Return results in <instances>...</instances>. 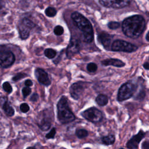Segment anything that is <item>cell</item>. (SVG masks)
<instances>
[{"mask_svg": "<svg viewBox=\"0 0 149 149\" xmlns=\"http://www.w3.org/2000/svg\"><path fill=\"white\" fill-rule=\"evenodd\" d=\"M3 2L2 0H0V10L2 9V8L3 7Z\"/></svg>", "mask_w": 149, "mask_h": 149, "instance_id": "cell-36", "label": "cell"}, {"mask_svg": "<svg viewBox=\"0 0 149 149\" xmlns=\"http://www.w3.org/2000/svg\"><path fill=\"white\" fill-rule=\"evenodd\" d=\"M22 23H23L25 26L29 27L30 29H32L33 28L35 27V26H36V24L31 20H30V19H27V18L23 19L22 22Z\"/></svg>", "mask_w": 149, "mask_h": 149, "instance_id": "cell-23", "label": "cell"}, {"mask_svg": "<svg viewBox=\"0 0 149 149\" xmlns=\"http://www.w3.org/2000/svg\"><path fill=\"white\" fill-rule=\"evenodd\" d=\"M38 94L36 93H34L30 97V101H31L33 102H35L38 100Z\"/></svg>", "mask_w": 149, "mask_h": 149, "instance_id": "cell-33", "label": "cell"}, {"mask_svg": "<svg viewBox=\"0 0 149 149\" xmlns=\"http://www.w3.org/2000/svg\"><path fill=\"white\" fill-rule=\"evenodd\" d=\"M142 149H149V140L144 141L141 145Z\"/></svg>", "mask_w": 149, "mask_h": 149, "instance_id": "cell-32", "label": "cell"}, {"mask_svg": "<svg viewBox=\"0 0 149 149\" xmlns=\"http://www.w3.org/2000/svg\"><path fill=\"white\" fill-rule=\"evenodd\" d=\"M30 30L31 29L29 27L25 26L23 23H21L19 26V32L20 38L23 40L27 39L30 36Z\"/></svg>", "mask_w": 149, "mask_h": 149, "instance_id": "cell-16", "label": "cell"}, {"mask_svg": "<svg viewBox=\"0 0 149 149\" xmlns=\"http://www.w3.org/2000/svg\"><path fill=\"white\" fill-rule=\"evenodd\" d=\"M120 24L117 22H110L108 24V27L112 30H115L120 27Z\"/></svg>", "mask_w": 149, "mask_h": 149, "instance_id": "cell-27", "label": "cell"}, {"mask_svg": "<svg viewBox=\"0 0 149 149\" xmlns=\"http://www.w3.org/2000/svg\"><path fill=\"white\" fill-rule=\"evenodd\" d=\"M44 55L47 58L49 59H52L56 56V52L52 48H47L44 51Z\"/></svg>", "mask_w": 149, "mask_h": 149, "instance_id": "cell-21", "label": "cell"}, {"mask_svg": "<svg viewBox=\"0 0 149 149\" xmlns=\"http://www.w3.org/2000/svg\"><path fill=\"white\" fill-rule=\"evenodd\" d=\"M63 28L59 25L56 26L54 29V33L56 36H61L63 33Z\"/></svg>", "mask_w": 149, "mask_h": 149, "instance_id": "cell-25", "label": "cell"}, {"mask_svg": "<svg viewBox=\"0 0 149 149\" xmlns=\"http://www.w3.org/2000/svg\"><path fill=\"white\" fill-rule=\"evenodd\" d=\"M20 111L23 112V113H26L27 112L29 109H30V108H29V106L26 103H23L20 105Z\"/></svg>", "mask_w": 149, "mask_h": 149, "instance_id": "cell-28", "label": "cell"}, {"mask_svg": "<svg viewBox=\"0 0 149 149\" xmlns=\"http://www.w3.org/2000/svg\"><path fill=\"white\" fill-rule=\"evenodd\" d=\"M2 109L8 116H12L15 113V110L13 107L9 104L8 101L3 103L2 105Z\"/></svg>", "mask_w": 149, "mask_h": 149, "instance_id": "cell-19", "label": "cell"}, {"mask_svg": "<svg viewBox=\"0 0 149 149\" xmlns=\"http://www.w3.org/2000/svg\"><path fill=\"white\" fill-rule=\"evenodd\" d=\"M143 67L144 69L147 70H149V63L148 62H145L143 64Z\"/></svg>", "mask_w": 149, "mask_h": 149, "instance_id": "cell-35", "label": "cell"}, {"mask_svg": "<svg viewBox=\"0 0 149 149\" xmlns=\"http://www.w3.org/2000/svg\"><path fill=\"white\" fill-rule=\"evenodd\" d=\"M25 76H26V74L22 73H19L17 74L16 75H15V76L13 77L12 80H13V81H17V80H20V79H21L24 77Z\"/></svg>", "mask_w": 149, "mask_h": 149, "instance_id": "cell-31", "label": "cell"}, {"mask_svg": "<svg viewBox=\"0 0 149 149\" xmlns=\"http://www.w3.org/2000/svg\"><path fill=\"white\" fill-rule=\"evenodd\" d=\"M81 115L86 120L93 123L100 122L103 119L102 112L95 107H91L84 111Z\"/></svg>", "mask_w": 149, "mask_h": 149, "instance_id": "cell-7", "label": "cell"}, {"mask_svg": "<svg viewBox=\"0 0 149 149\" xmlns=\"http://www.w3.org/2000/svg\"><path fill=\"white\" fill-rule=\"evenodd\" d=\"M57 110L58 119L62 124L70 123L75 119V116L69 107L66 97L62 96L58 102Z\"/></svg>", "mask_w": 149, "mask_h": 149, "instance_id": "cell-3", "label": "cell"}, {"mask_svg": "<svg viewBox=\"0 0 149 149\" xmlns=\"http://www.w3.org/2000/svg\"><path fill=\"white\" fill-rule=\"evenodd\" d=\"M55 134H56V129L55 127H53L51 130V131L46 134L45 137L47 139H53L54 138Z\"/></svg>", "mask_w": 149, "mask_h": 149, "instance_id": "cell-30", "label": "cell"}, {"mask_svg": "<svg viewBox=\"0 0 149 149\" xmlns=\"http://www.w3.org/2000/svg\"><path fill=\"white\" fill-rule=\"evenodd\" d=\"M119 149H125V148H120Z\"/></svg>", "mask_w": 149, "mask_h": 149, "instance_id": "cell-39", "label": "cell"}, {"mask_svg": "<svg viewBox=\"0 0 149 149\" xmlns=\"http://www.w3.org/2000/svg\"><path fill=\"white\" fill-rule=\"evenodd\" d=\"M24 84H25L26 87H30V86H31L33 85V82H32V81L31 80L27 79V80H26L25 81Z\"/></svg>", "mask_w": 149, "mask_h": 149, "instance_id": "cell-34", "label": "cell"}, {"mask_svg": "<svg viewBox=\"0 0 149 149\" xmlns=\"http://www.w3.org/2000/svg\"><path fill=\"white\" fill-rule=\"evenodd\" d=\"M76 135L79 139H83L87 137L88 134V132L87 130L84 129H79L76 130Z\"/></svg>", "mask_w": 149, "mask_h": 149, "instance_id": "cell-20", "label": "cell"}, {"mask_svg": "<svg viewBox=\"0 0 149 149\" xmlns=\"http://www.w3.org/2000/svg\"><path fill=\"white\" fill-rule=\"evenodd\" d=\"M26 149H35V148L34 147H29Z\"/></svg>", "mask_w": 149, "mask_h": 149, "instance_id": "cell-38", "label": "cell"}, {"mask_svg": "<svg viewBox=\"0 0 149 149\" xmlns=\"http://www.w3.org/2000/svg\"><path fill=\"white\" fill-rule=\"evenodd\" d=\"M111 49L113 51L130 53L136 51L137 49V47L129 42L116 40L112 43Z\"/></svg>", "mask_w": 149, "mask_h": 149, "instance_id": "cell-6", "label": "cell"}, {"mask_svg": "<svg viewBox=\"0 0 149 149\" xmlns=\"http://www.w3.org/2000/svg\"><path fill=\"white\" fill-rule=\"evenodd\" d=\"M84 90V83L81 81L72 84L70 87V94L74 100H78Z\"/></svg>", "mask_w": 149, "mask_h": 149, "instance_id": "cell-12", "label": "cell"}, {"mask_svg": "<svg viewBox=\"0 0 149 149\" xmlns=\"http://www.w3.org/2000/svg\"><path fill=\"white\" fill-rule=\"evenodd\" d=\"M34 73L38 82L41 84L48 86L51 84L48 75L44 70L40 68H37L35 70Z\"/></svg>", "mask_w": 149, "mask_h": 149, "instance_id": "cell-14", "label": "cell"}, {"mask_svg": "<svg viewBox=\"0 0 149 149\" xmlns=\"http://www.w3.org/2000/svg\"><path fill=\"white\" fill-rule=\"evenodd\" d=\"M146 39L147 41H149V31L147 33V34L146 36Z\"/></svg>", "mask_w": 149, "mask_h": 149, "instance_id": "cell-37", "label": "cell"}, {"mask_svg": "<svg viewBox=\"0 0 149 149\" xmlns=\"http://www.w3.org/2000/svg\"><path fill=\"white\" fill-rule=\"evenodd\" d=\"M101 64L104 66H113L118 68H122L125 66V63L123 62L119 59L115 58L104 59L101 61Z\"/></svg>", "mask_w": 149, "mask_h": 149, "instance_id": "cell-15", "label": "cell"}, {"mask_svg": "<svg viewBox=\"0 0 149 149\" xmlns=\"http://www.w3.org/2000/svg\"><path fill=\"white\" fill-rule=\"evenodd\" d=\"M22 94H23V95L24 98L27 97L30 93H31V90L30 87H25L24 88H23L22 89Z\"/></svg>", "mask_w": 149, "mask_h": 149, "instance_id": "cell-29", "label": "cell"}, {"mask_svg": "<svg viewBox=\"0 0 149 149\" xmlns=\"http://www.w3.org/2000/svg\"><path fill=\"white\" fill-rule=\"evenodd\" d=\"M87 69L89 72H94L97 69V65L94 62L89 63L87 65Z\"/></svg>", "mask_w": 149, "mask_h": 149, "instance_id": "cell-24", "label": "cell"}, {"mask_svg": "<svg viewBox=\"0 0 149 149\" xmlns=\"http://www.w3.org/2000/svg\"><path fill=\"white\" fill-rule=\"evenodd\" d=\"M113 38V36L106 33V32H101L98 35V41L102 45L104 48L109 50L110 48H111V41Z\"/></svg>", "mask_w": 149, "mask_h": 149, "instance_id": "cell-13", "label": "cell"}, {"mask_svg": "<svg viewBox=\"0 0 149 149\" xmlns=\"http://www.w3.org/2000/svg\"><path fill=\"white\" fill-rule=\"evenodd\" d=\"M48 111H43L38 116L37 124L39 127L43 131L48 130L52 123V115Z\"/></svg>", "mask_w": 149, "mask_h": 149, "instance_id": "cell-8", "label": "cell"}, {"mask_svg": "<svg viewBox=\"0 0 149 149\" xmlns=\"http://www.w3.org/2000/svg\"><path fill=\"white\" fill-rule=\"evenodd\" d=\"M101 142L106 146L112 145L115 141V136L113 134H109L105 136H102L101 138Z\"/></svg>", "mask_w": 149, "mask_h": 149, "instance_id": "cell-17", "label": "cell"}, {"mask_svg": "<svg viewBox=\"0 0 149 149\" xmlns=\"http://www.w3.org/2000/svg\"><path fill=\"white\" fill-rule=\"evenodd\" d=\"M2 87H3V89L8 94H10L12 91V87L9 84V83L8 81L4 82L3 83Z\"/></svg>", "mask_w": 149, "mask_h": 149, "instance_id": "cell-26", "label": "cell"}, {"mask_svg": "<svg viewBox=\"0 0 149 149\" xmlns=\"http://www.w3.org/2000/svg\"><path fill=\"white\" fill-rule=\"evenodd\" d=\"M137 88V85L130 81L123 84L118 90L117 100L122 102L130 98L134 95Z\"/></svg>", "mask_w": 149, "mask_h": 149, "instance_id": "cell-4", "label": "cell"}, {"mask_svg": "<svg viewBox=\"0 0 149 149\" xmlns=\"http://www.w3.org/2000/svg\"><path fill=\"white\" fill-rule=\"evenodd\" d=\"M15 61L13 53L6 45H0V66L3 68H8L13 65Z\"/></svg>", "mask_w": 149, "mask_h": 149, "instance_id": "cell-5", "label": "cell"}, {"mask_svg": "<svg viewBox=\"0 0 149 149\" xmlns=\"http://www.w3.org/2000/svg\"><path fill=\"white\" fill-rule=\"evenodd\" d=\"M45 13L48 17H54L56 14V10L54 8L48 7L45 10Z\"/></svg>", "mask_w": 149, "mask_h": 149, "instance_id": "cell-22", "label": "cell"}, {"mask_svg": "<svg viewBox=\"0 0 149 149\" xmlns=\"http://www.w3.org/2000/svg\"><path fill=\"white\" fill-rule=\"evenodd\" d=\"M146 133L143 130L140 131L136 134L133 135L126 143V147L128 149H138L139 144L140 141L145 137Z\"/></svg>", "mask_w": 149, "mask_h": 149, "instance_id": "cell-11", "label": "cell"}, {"mask_svg": "<svg viewBox=\"0 0 149 149\" xmlns=\"http://www.w3.org/2000/svg\"><path fill=\"white\" fill-rule=\"evenodd\" d=\"M146 27L144 18L139 15L126 18L122 23L124 34L131 38H137L143 33Z\"/></svg>", "mask_w": 149, "mask_h": 149, "instance_id": "cell-1", "label": "cell"}, {"mask_svg": "<svg viewBox=\"0 0 149 149\" xmlns=\"http://www.w3.org/2000/svg\"><path fill=\"white\" fill-rule=\"evenodd\" d=\"M71 18L74 25L82 32L84 41L91 42L94 38V31L90 21L78 12H73Z\"/></svg>", "mask_w": 149, "mask_h": 149, "instance_id": "cell-2", "label": "cell"}, {"mask_svg": "<svg viewBox=\"0 0 149 149\" xmlns=\"http://www.w3.org/2000/svg\"><path fill=\"white\" fill-rule=\"evenodd\" d=\"M80 48L81 43L80 40L75 37H72L66 49L67 57L69 58L73 57L80 51Z\"/></svg>", "mask_w": 149, "mask_h": 149, "instance_id": "cell-10", "label": "cell"}, {"mask_svg": "<svg viewBox=\"0 0 149 149\" xmlns=\"http://www.w3.org/2000/svg\"><path fill=\"white\" fill-rule=\"evenodd\" d=\"M132 0H99L100 3L107 8L120 9L130 5Z\"/></svg>", "mask_w": 149, "mask_h": 149, "instance_id": "cell-9", "label": "cell"}, {"mask_svg": "<svg viewBox=\"0 0 149 149\" xmlns=\"http://www.w3.org/2000/svg\"><path fill=\"white\" fill-rule=\"evenodd\" d=\"M95 102L100 106H105L108 102V98L106 95L99 94L95 98Z\"/></svg>", "mask_w": 149, "mask_h": 149, "instance_id": "cell-18", "label": "cell"}]
</instances>
